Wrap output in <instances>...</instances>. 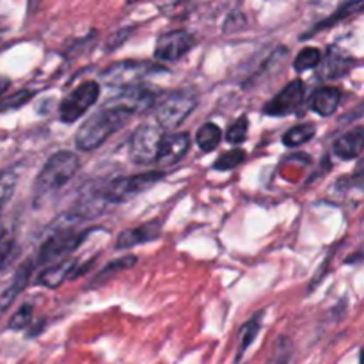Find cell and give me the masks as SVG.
<instances>
[{"label":"cell","instance_id":"19","mask_svg":"<svg viewBox=\"0 0 364 364\" xmlns=\"http://www.w3.org/2000/svg\"><path fill=\"white\" fill-rule=\"evenodd\" d=\"M316 134V128L315 124L311 123H302L297 124V127L290 128L287 134L283 135V144L287 148H297V146L306 144V142L311 141Z\"/></svg>","mask_w":364,"mask_h":364},{"label":"cell","instance_id":"25","mask_svg":"<svg viewBox=\"0 0 364 364\" xmlns=\"http://www.w3.org/2000/svg\"><path fill=\"white\" fill-rule=\"evenodd\" d=\"M245 160V151L244 149H231V151L224 153L223 156L215 160L213 164V169L215 171H231L235 167L240 166L242 162Z\"/></svg>","mask_w":364,"mask_h":364},{"label":"cell","instance_id":"7","mask_svg":"<svg viewBox=\"0 0 364 364\" xmlns=\"http://www.w3.org/2000/svg\"><path fill=\"white\" fill-rule=\"evenodd\" d=\"M164 130L159 124H144L137 128L130 139V156L139 166L156 162L162 144Z\"/></svg>","mask_w":364,"mask_h":364},{"label":"cell","instance_id":"27","mask_svg":"<svg viewBox=\"0 0 364 364\" xmlns=\"http://www.w3.org/2000/svg\"><path fill=\"white\" fill-rule=\"evenodd\" d=\"M291 358V341L288 338L281 336L276 341V347H274L272 355H270L269 364H290Z\"/></svg>","mask_w":364,"mask_h":364},{"label":"cell","instance_id":"5","mask_svg":"<svg viewBox=\"0 0 364 364\" xmlns=\"http://www.w3.org/2000/svg\"><path fill=\"white\" fill-rule=\"evenodd\" d=\"M68 219H70V217H68ZM68 224H60V226L53 228L52 233H50L48 237H46V240L43 242V245L39 247L38 256V262L41 263V265H48L53 259L60 258V256L68 255V252H73L75 249L82 244V240L87 237L85 231L84 233H77V231L71 230Z\"/></svg>","mask_w":364,"mask_h":364},{"label":"cell","instance_id":"4","mask_svg":"<svg viewBox=\"0 0 364 364\" xmlns=\"http://www.w3.org/2000/svg\"><path fill=\"white\" fill-rule=\"evenodd\" d=\"M164 171H148V173L132 174V176H123L114 180L112 183L105 185V198L110 205H117V203H124L128 199H134L135 196L142 194V192L149 191L155 187L160 180H164Z\"/></svg>","mask_w":364,"mask_h":364},{"label":"cell","instance_id":"2","mask_svg":"<svg viewBox=\"0 0 364 364\" xmlns=\"http://www.w3.org/2000/svg\"><path fill=\"white\" fill-rule=\"evenodd\" d=\"M78 167H80V160L71 151H59L50 156L34 181L36 205L39 203V199L63 188L77 174Z\"/></svg>","mask_w":364,"mask_h":364},{"label":"cell","instance_id":"13","mask_svg":"<svg viewBox=\"0 0 364 364\" xmlns=\"http://www.w3.org/2000/svg\"><path fill=\"white\" fill-rule=\"evenodd\" d=\"M160 230V223H148V224H142V226L134 228V230H127L117 237L116 242V249H130L135 247L139 244H146V242H151L155 238H159Z\"/></svg>","mask_w":364,"mask_h":364},{"label":"cell","instance_id":"17","mask_svg":"<svg viewBox=\"0 0 364 364\" xmlns=\"http://www.w3.org/2000/svg\"><path fill=\"white\" fill-rule=\"evenodd\" d=\"M341 92L336 87H320L313 92L311 96V109L318 116H333L336 109L340 107Z\"/></svg>","mask_w":364,"mask_h":364},{"label":"cell","instance_id":"33","mask_svg":"<svg viewBox=\"0 0 364 364\" xmlns=\"http://www.w3.org/2000/svg\"><path fill=\"white\" fill-rule=\"evenodd\" d=\"M43 0H27V7H28V13H34L36 9L39 7V4H41Z\"/></svg>","mask_w":364,"mask_h":364},{"label":"cell","instance_id":"18","mask_svg":"<svg viewBox=\"0 0 364 364\" xmlns=\"http://www.w3.org/2000/svg\"><path fill=\"white\" fill-rule=\"evenodd\" d=\"M220 141H223V130L213 123H205L196 134V142L199 149L205 153L213 151L220 144Z\"/></svg>","mask_w":364,"mask_h":364},{"label":"cell","instance_id":"14","mask_svg":"<svg viewBox=\"0 0 364 364\" xmlns=\"http://www.w3.org/2000/svg\"><path fill=\"white\" fill-rule=\"evenodd\" d=\"M31 274H32V262H25L18 267L13 279H11L9 287H7L6 290L2 291V295H0V311H6V309L13 304L14 299H16L18 295L27 288L28 279H31Z\"/></svg>","mask_w":364,"mask_h":364},{"label":"cell","instance_id":"34","mask_svg":"<svg viewBox=\"0 0 364 364\" xmlns=\"http://www.w3.org/2000/svg\"><path fill=\"white\" fill-rule=\"evenodd\" d=\"M4 238H6V235H4V228H2V226H0V242H2V240H4Z\"/></svg>","mask_w":364,"mask_h":364},{"label":"cell","instance_id":"29","mask_svg":"<svg viewBox=\"0 0 364 364\" xmlns=\"http://www.w3.org/2000/svg\"><path fill=\"white\" fill-rule=\"evenodd\" d=\"M363 4H364V0H345V2L341 4L340 9H338L336 13H334L333 16L329 18V20H327V21H322V23H320L318 27L315 28V31H320V28L331 27V25L336 23L338 20H341V18H345V16H347V14H350L352 11H354V9H358L359 6H363Z\"/></svg>","mask_w":364,"mask_h":364},{"label":"cell","instance_id":"35","mask_svg":"<svg viewBox=\"0 0 364 364\" xmlns=\"http://www.w3.org/2000/svg\"><path fill=\"white\" fill-rule=\"evenodd\" d=\"M359 364H364V348H363V352H361V358H359Z\"/></svg>","mask_w":364,"mask_h":364},{"label":"cell","instance_id":"21","mask_svg":"<svg viewBox=\"0 0 364 364\" xmlns=\"http://www.w3.org/2000/svg\"><path fill=\"white\" fill-rule=\"evenodd\" d=\"M259 327H262V313H258L255 318H251L244 327H242L240 347H238V361H240L242 355L247 352V348L251 347L252 341L256 340V336H258V333H259Z\"/></svg>","mask_w":364,"mask_h":364},{"label":"cell","instance_id":"32","mask_svg":"<svg viewBox=\"0 0 364 364\" xmlns=\"http://www.w3.org/2000/svg\"><path fill=\"white\" fill-rule=\"evenodd\" d=\"M9 85H11V80L7 77H2V75H0V96L4 95V92L7 91V89H9Z\"/></svg>","mask_w":364,"mask_h":364},{"label":"cell","instance_id":"12","mask_svg":"<svg viewBox=\"0 0 364 364\" xmlns=\"http://www.w3.org/2000/svg\"><path fill=\"white\" fill-rule=\"evenodd\" d=\"M333 151L341 160L358 159L364 151V127L352 128L350 132H347L340 139H336V142L333 146Z\"/></svg>","mask_w":364,"mask_h":364},{"label":"cell","instance_id":"26","mask_svg":"<svg viewBox=\"0 0 364 364\" xmlns=\"http://www.w3.org/2000/svg\"><path fill=\"white\" fill-rule=\"evenodd\" d=\"M249 134V119L245 116L238 117L226 132V141L230 144H242L247 139Z\"/></svg>","mask_w":364,"mask_h":364},{"label":"cell","instance_id":"10","mask_svg":"<svg viewBox=\"0 0 364 364\" xmlns=\"http://www.w3.org/2000/svg\"><path fill=\"white\" fill-rule=\"evenodd\" d=\"M196 45V39L187 31H171L160 36L155 45V57L159 60H178L191 52Z\"/></svg>","mask_w":364,"mask_h":364},{"label":"cell","instance_id":"23","mask_svg":"<svg viewBox=\"0 0 364 364\" xmlns=\"http://www.w3.org/2000/svg\"><path fill=\"white\" fill-rule=\"evenodd\" d=\"M18 174L13 169L0 171V210L4 208L9 198L13 196L14 187H16Z\"/></svg>","mask_w":364,"mask_h":364},{"label":"cell","instance_id":"22","mask_svg":"<svg viewBox=\"0 0 364 364\" xmlns=\"http://www.w3.org/2000/svg\"><path fill=\"white\" fill-rule=\"evenodd\" d=\"M322 60V53H320L318 48H313V46H308V48H302L301 52L297 53L294 60V70L299 71V73H304V71L313 70L316 68Z\"/></svg>","mask_w":364,"mask_h":364},{"label":"cell","instance_id":"30","mask_svg":"<svg viewBox=\"0 0 364 364\" xmlns=\"http://www.w3.org/2000/svg\"><path fill=\"white\" fill-rule=\"evenodd\" d=\"M13 249H14L13 240H6V238H4V240L0 242V269L9 262L11 255H13Z\"/></svg>","mask_w":364,"mask_h":364},{"label":"cell","instance_id":"6","mask_svg":"<svg viewBox=\"0 0 364 364\" xmlns=\"http://www.w3.org/2000/svg\"><path fill=\"white\" fill-rule=\"evenodd\" d=\"M100 96V84L95 80L82 82L78 87H75L66 98L60 102L59 117L63 123H75L80 119L96 102Z\"/></svg>","mask_w":364,"mask_h":364},{"label":"cell","instance_id":"8","mask_svg":"<svg viewBox=\"0 0 364 364\" xmlns=\"http://www.w3.org/2000/svg\"><path fill=\"white\" fill-rule=\"evenodd\" d=\"M159 71H164V68L159 66V64L146 63V60H142V63H139V60H123V63L112 64V66H109V70L103 71L102 80L109 85L130 87V85H135L148 75L159 73Z\"/></svg>","mask_w":364,"mask_h":364},{"label":"cell","instance_id":"11","mask_svg":"<svg viewBox=\"0 0 364 364\" xmlns=\"http://www.w3.org/2000/svg\"><path fill=\"white\" fill-rule=\"evenodd\" d=\"M188 148H191V135H188L187 132L164 135L156 164L162 167L174 166V164H178L185 155H187Z\"/></svg>","mask_w":364,"mask_h":364},{"label":"cell","instance_id":"28","mask_svg":"<svg viewBox=\"0 0 364 364\" xmlns=\"http://www.w3.org/2000/svg\"><path fill=\"white\" fill-rule=\"evenodd\" d=\"M32 313H34V311H32V306L31 304H23L20 309H18L16 313H14L13 316H11L9 326H7V327H9L11 331L25 329V327L31 326Z\"/></svg>","mask_w":364,"mask_h":364},{"label":"cell","instance_id":"20","mask_svg":"<svg viewBox=\"0 0 364 364\" xmlns=\"http://www.w3.org/2000/svg\"><path fill=\"white\" fill-rule=\"evenodd\" d=\"M137 263V258L135 256H123V258H117L114 259V262L107 263L105 267L102 269V272L98 274V276L95 277V287L96 284H102L105 283V281L110 279V276H114V274L121 272V270H127V269H132V267Z\"/></svg>","mask_w":364,"mask_h":364},{"label":"cell","instance_id":"9","mask_svg":"<svg viewBox=\"0 0 364 364\" xmlns=\"http://www.w3.org/2000/svg\"><path fill=\"white\" fill-rule=\"evenodd\" d=\"M306 87L302 80H291L290 84L284 85L272 100L265 105L263 112L272 117H283L294 114L304 100Z\"/></svg>","mask_w":364,"mask_h":364},{"label":"cell","instance_id":"3","mask_svg":"<svg viewBox=\"0 0 364 364\" xmlns=\"http://www.w3.org/2000/svg\"><path fill=\"white\" fill-rule=\"evenodd\" d=\"M198 96L192 91H174L155 102V119L162 130H174L192 114Z\"/></svg>","mask_w":364,"mask_h":364},{"label":"cell","instance_id":"1","mask_svg":"<svg viewBox=\"0 0 364 364\" xmlns=\"http://www.w3.org/2000/svg\"><path fill=\"white\" fill-rule=\"evenodd\" d=\"M130 117V110L105 105L102 110L89 116L84 121V124H80V128L75 134V144L80 151H92V149L100 148L119 128H123Z\"/></svg>","mask_w":364,"mask_h":364},{"label":"cell","instance_id":"31","mask_svg":"<svg viewBox=\"0 0 364 364\" xmlns=\"http://www.w3.org/2000/svg\"><path fill=\"white\" fill-rule=\"evenodd\" d=\"M350 185L355 188H363L364 191V166H359V169L355 171L350 176Z\"/></svg>","mask_w":364,"mask_h":364},{"label":"cell","instance_id":"24","mask_svg":"<svg viewBox=\"0 0 364 364\" xmlns=\"http://www.w3.org/2000/svg\"><path fill=\"white\" fill-rule=\"evenodd\" d=\"M34 92L28 91V89H23V91L14 92L13 96H6V98L0 100V112H9V110H18L20 107L27 105L32 100Z\"/></svg>","mask_w":364,"mask_h":364},{"label":"cell","instance_id":"16","mask_svg":"<svg viewBox=\"0 0 364 364\" xmlns=\"http://www.w3.org/2000/svg\"><path fill=\"white\" fill-rule=\"evenodd\" d=\"M77 259H68V262L59 263V265L46 267L38 277V283L46 288H57L68 279H73V274L77 270Z\"/></svg>","mask_w":364,"mask_h":364},{"label":"cell","instance_id":"15","mask_svg":"<svg viewBox=\"0 0 364 364\" xmlns=\"http://www.w3.org/2000/svg\"><path fill=\"white\" fill-rule=\"evenodd\" d=\"M318 66H322L318 70L320 78H326V80H331V78H340L343 77L345 73H348L352 66V59L348 55H345L343 52H336V50H329L326 53L322 60H320Z\"/></svg>","mask_w":364,"mask_h":364}]
</instances>
